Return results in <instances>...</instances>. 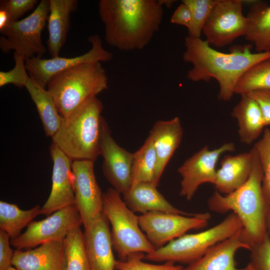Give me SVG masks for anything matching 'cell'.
I'll list each match as a JSON object with an SVG mask.
<instances>
[{
  "instance_id": "1",
  "label": "cell",
  "mask_w": 270,
  "mask_h": 270,
  "mask_svg": "<svg viewBox=\"0 0 270 270\" xmlns=\"http://www.w3.org/2000/svg\"><path fill=\"white\" fill-rule=\"evenodd\" d=\"M184 46L183 60L192 65L187 78L195 82L216 79L220 87L218 98L224 101L232 98L238 81L248 70L270 57V52H252L250 45L234 46L230 53L222 52L206 40L188 36L184 38Z\"/></svg>"
},
{
  "instance_id": "2",
  "label": "cell",
  "mask_w": 270,
  "mask_h": 270,
  "mask_svg": "<svg viewBox=\"0 0 270 270\" xmlns=\"http://www.w3.org/2000/svg\"><path fill=\"white\" fill-rule=\"evenodd\" d=\"M100 18L104 40L119 50H140L160 28L164 10L156 0H100Z\"/></svg>"
},
{
  "instance_id": "3",
  "label": "cell",
  "mask_w": 270,
  "mask_h": 270,
  "mask_svg": "<svg viewBox=\"0 0 270 270\" xmlns=\"http://www.w3.org/2000/svg\"><path fill=\"white\" fill-rule=\"evenodd\" d=\"M250 150L252 164L246 182L228 194L222 195L216 190L208 199V206L210 210L216 212L232 211L237 215L252 246L266 234V222L268 206L262 192V166L254 148Z\"/></svg>"
},
{
  "instance_id": "4",
  "label": "cell",
  "mask_w": 270,
  "mask_h": 270,
  "mask_svg": "<svg viewBox=\"0 0 270 270\" xmlns=\"http://www.w3.org/2000/svg\"><path fill=\"white\" fill-rule=\"evenodd\" d=\"M103 104L97 96L88 100L70 116L52 137L56 144L72 160L95 162L100 155Z\"/></svg>"
},
{
  "instance_id": "5",
  "label": "cell",
  "mask_w": 270,
  "mask_h": 270,
  "mask_svg": "<svg viewBox=\"0 0 270 270\" xmlns=\"http://www.w3.org/2000/svg\"><path fill=\"white\" fill-rule=\"evenodd\" d=\"M46 86L59 114L66 118L107 89L108 78L101 62L86 63L56 74Z\"/></svg>"
},
{
  "instance_id": "6",
  "label": "cell",
  "mask_w": 270,
  "mask_h": 270,
  "mask_svg": "<svg viewBox=\"0 0 270 270\" xmlns=\"http://www.w3.org/2000/svg\"><path fill=\"white\" fill-rule=\"evenodd\" d=\"M243 228L234 212L214 226L202 232L184 234L153 252L144 259L155 262L190 264L200 258L212 246L231 237Z\"/></svg>"
},
{
  "instance_id": "7",
  "label": "cell",
  "mask_w": 270,
  "mask_h": 270,
  "mask_svg": "<svg viewBox=\"0 0 270 270\" xmlns=\"http://www.w3.org/2000/svg\"><path fill=\"white\" fill-rule=\"evenodd\" d=\"M120 194L112 188H109L103 194L102 212L112 226L113 248L120 260H124L133 254H148L156 248L142 232L138 216L127 206Z\"/></svg>"
},
{
  "instance_id": "8",
  "label": "cell",
  "mask_w": 270,
  "mask_h": 270,
  "mask_svg": "<svg viewBox=\"0 0 270 270\" xmlns=\"http://www.w3.org/2000/svg\"><path fill=\"white\" fill-rule=\"evenodd\" d=\"M50 0H42L33 12L24 18L11 22L0 30V48L4 53L14 50L25 58H42L46 50L42 32L48 21Z\"/></svg>"
},
{
  "instance_id": "9",
  "label": "cell",
  "mask_w": 270,
  "mask_h": 270,
  "mask_svg": "<svg viewBox=\"0 0 270 270\" xmlns=\"http://www.w3.org/2000/svg\"><path fill=\"white\" fill-rule=\"evenodd\" d=\"M210 218L208 212L192 216L160 211L149 212L138 216L141 230L154 247L158 248L191 230L206 226Z\"/></svg>"
},
{
  "instance_id": "10",
  "label": "cell",
  "mask_w": 270,
  "mask_h": 270,
  "mask_svg": "<svg viewBox=\"0 0 270 270\" xmlns=\"http://www.w3.org/2000/svg\"><path fill=\"white\" fill-rule=\"evenodd\" d=\"M82 224L76 205L69 206L44 220L32 222L25 232L10 239V243L16 250L30 249L46 242L64 240L72 229Z\"/></svg>"
},
{
  "instance_id": "11",
  "label": "cell",
  "mask_w": 270,
  "mask_h": 270,
  "mask_svg": "<svg viewBox=\"0 0 270 270\" xmlns=\"http://www.w3.org/2000/svg\"><path fill=\"white\" fill-rule=\"evenodd\" d=\"M243 2L216 0L202 31L210 46L222 48L244 36L248 20L242 12Z\"/></svg>"
},
{
  "instance_id": "12",
  "label": "cell",
  "mask_w": 270,
  "mask_h": 270,
  "mask_svg": "<svg viewBox=\"0 0 270 270\" xmlns=\"http://www.w3.org/2000/svg\"><path fill=\"white\" fill-rule=\"evenodd\" d=\"M234 150L235 144L233 142L224 143L214 150L205 146L187 159L178 170L182 177L180 196L190 200L201 184H214L216 166L220 156L224 152Z\"/></svg>"
},
{
  "instance_id": "13",
  "label": "cell",
  "mask_w": 270,
  "mask_h": 270,
  "mask_svg": "<svg viewBox=\"0 0 270 270\" xmlns=\"http://www.w3.org/2000/svg\"><path fill=\"white\" fill-rule=\"evenodd\" d=\"M88 40L92 44L91 48L77 56L63 58L58 56L48 59L34 56L26 58V67L30 76L46 88L52 77L59 72L80 64L106 62L112 58V54L103 47L98 34L90 36Z\"/></svg>"
},
{
  "instance_id": "14",
  "label": "cell",
  "mask_w": 270,
  "mask_h": 270,
  "mask_svg": "<svg viewBox=\"0 0 270 270\" xmlns=\"http://www.w3.org/2000/svg\"><path fill=\"white\" fill-rule=\"evenodd\" d=\"M102 170L112 188L123 196L131 188L134 153L120 147L114 140L104 120L100 142Z\"/></svg>"
},
{
  "instance_id": "15",
  "label": "cell",
  "mask_w": 270,
  "mask_h": 270,
  "mask_svg": "<svg viewBox=\"0 0 270 270\" xmlns=\"http://www.w3.org/2000/svg\"><path fill=\"white\" fill-rule=\"evenodd\" d=\"M94 162L78 160L72 163L75 205L84 228L102 212L103 194L96 180Z\"/></svg>"
},
{
  "instance_id": "16",
  "label": "cell",
  "mask_w": 270,
  "mask_h": 270,
  "mask_svg": "<svg viewBox=\"0 0 270 270\" xmlns=\"http://www.w3.org/2000/svg\"><path fill=\"white\" fill-rule=\"evenodd\" d=\"M50 152L53 162L52 186L40 214L47 216L66 206L75 204L72 160L56 144H51Z\"/></svg>"
},
{
  "instance_id": "17",
  "label": "cell",
  "mask_w": 270,
  "mask_h": 270,
  "mask_svg": "<svg viewBox=\"0 0 270 270\" xmlns=\"http://www.w3.org/2000/svg\"><path fill=\"white\" fill-rule=\"evenodd\" d=\"M109 223L102 212L84 228V242L90 270H116Z\"/></svg>"
},
{
  "instance_id": "18",
  "label": "cell",
  "mask_w": 270,
  "mask_h": 270,
  "mask_svg": "<svg viewBox=\"0 0 270 270\" xmlns=\"http://www.w3.org/2000/svg\"><path fill=\"white\" fill-rule=\"evenodd\" d=\"M250 248L251 244L242 228L231 237L212 246L183 270H251L248 264L238 268L234 258L238 249L250 250Z\"/></svg>"
},
{
  "instance_id": "19",
  "label": "cell",
  "mask_w": 270,
  "mask_h": 270,
  "mask_svg": "<svg viewBox=\"0 0 270 270\" xmlns=\"http://www.w3.org/2000/svg\"><path fill=\"white\" fill-rule=\"evenodd\" d=\"M64 240L46 242L26 250H16L12 265L17 270H66Z\"/></svg>"
},
{
  "instance_id": "20",
  "label": "cell",
  "mask_w": 270,
  "mask_h": 270,
  "mask_svg": "<svg viewBox=\"0 0 270 270\" xmlns=\"http://www.w3.org/2000/svg\"><path fill=\"white\" fill-rule=\"evenodd\" d=\"M183 134L178 117L168 120L156 122L150 132L157 158L154 184L158 186L160 180L176 150L178 148Z\"/></svg>"
},
{
  "instance_id": "21",
  "label": "cell",
  "mask_w": 270,
  "mask_h": 270,
  "mask_svg": "<svg viewBox=\"0 0 270 270\" xmlns=\"http://www.w3.org/2000/svg\"><path fill=\"white\" fill-rule=\"evenodd\" d=\"M252 164V156L249 152L235 156L226 155L216 170L214 186L216 190L228 194L243 186L248 179Z\"/></svg>"
},
{
  "instance_id": "22",
  "label": "cell",
  "mask_w": 270,
  "mask_h": 270,
  "mask_svg": "<svg viewBox=\"0 0 270 270\" xmlns=\"http://www.w3.org/2000/svg\"><path fill=\"white\" fill-rule=\"evenodd\" d=\"M152 183L140 182L132 186L124 195L127 206L134 212L142 214L152 211H160L187 216L195 214L180 210L170 203Z\"/></svg>"
},
{
  "instance_id": "23",
  "label": "cell",
  "mask_w": 270,
  "mask_h": 270,
  "mask_svg": "<svg viewBox=\"0 0 270 270\" xmlns=\"http://www.w3.org/2000/svg\"><path fill=\"white\" fill-rule=\"evenodd\" d=\"M76 0H50L46 44L52 58L59 56L70 28V16L76 8Z\"/></svg>"
},
{
  "instance_id": "24",
  "label": "cell",
  "mask_w": 270,
  "mask_h": 270,
  "mask_svg": "<svg viewBox=\"0 0 270 270\" xmlns=\"http://www.w3.org/2000/svg\"><path fill=\"white\" fill-rule=\"evenodd\" d=\"M231 115L238 121L241 142L246 144H252L258 138L266 126L258 104L247 94L241 96Z\"/></svg>"
},
{
  "instance_id": "25",
  "label": "cell",
  "mask_w": 270,
  "mask_h": 270,
  "mask_svg": "<svg viewBox=\"0 0 270 270\" xmlns=\"http://www.w3.org/2000/svg\"><path fill=\"white\" fill-rule=\"evenodd\" d=\"M246 17V39L254 44L258 52H270V5L262 1H254Z\"/></svg>"
},
{
  "instance_id": "26",
  "label": "cell",
  "mask_w": 270,
  "mask_h": 270,
  "mask_svg": "<svg viewBox=\"0 0 270 270\" xmlns=\"http://www.w3.org/2000/svg\"><path fill=\"white\" fill-rule=\"evenodd\" d=\"M25 87L36 106L46 136L53 137L59 130L63 117L59 114L52 96L31 77Z\"/></svg>"
},
{
  "instance_id": "27",
  "label": "cell",
  "mask_w": 270,
  "mask_h": 270,
  "mask_svg": "<svg viewBox=\"0 0 270 270\" xmlns=\"http://www.w3.org/2000/svg\"><path fill=\"white\" fill-rule=\"evenodd\" d=\"M40 207L37 205L28 210H22L15 204L0 202V230L6 232L10 239L19 236L21 230L40 214Z\"/></svg>"
},
{
  "instance_id": "28",
  "label": "cell",
  "mask_w": 270,
  "mask_h": 270,
  "mask_svg": "<svg viewBox=\"0 0 270 270\" xmlns=\"http://www.w3.org/2000/svg\"><path fill=\"white\" fill-rule=\"evenodd\" d=\"M156 166L157 158L152 140L148 135L142 146L134 153L132 186L140 182L154 184Z\"/></svg>"
},
{
  "instance_id": "29",
  "label": "cell",
  "mask_w": 270,
  "mask_h": 270,
  "mask_svg": "<svg viewBox=\"0 0 270 270\" xmlns=\"http://www.w3.org/2000/svg\"><path fill=\"white\" fill-rule=\"evenodd\" d=\"M64 240L66 270H90L80 226L72 229Z\"/></svg>"
},
{
  "instance_id": "30",
  "label": "cell",
  "mask_w": 270,
  "mask_h": 270,
  "mask_svg": "<svg viewBox=\"0 0 270 270\" xmlns=\"http://www.w3.org/2000/svg\"><path fill=\"white\" fill-rule=\"evenodd\" d=\"M260 89H270V57L248 70L238 81L234 94L240 96Z\"/></svg>"
},
{
  "instance_id": "31",
  "label": "cell",
  "mask_w": 270,
  "mask_h": 270,
  "mask_svg": "<svg viewBox=\"0 0 270 270\" xmlns=\"http://www.w3.org/2000/svg\"><path fill=\"white\" fill-rule=\"evenodd\" d=\"M192 13V22L188 36L200 38L204 26L209 18L216 0H183Z\"/></svg>"
},
{
  "instance_id": "32",
  "label": "cell",
  "mask_w": 270,
  "mask_h": 270,
  "mask_svg": "<svg viewBox=\"0 0 270 270\" xmlns=\"http://www.w3.org/2000/svg\"><path fill=\"white\" fill-rule=\"evenodd\" d=\"M260 162L263 178L262 190L264 200L270 206V128H265L262 137L254 146Z\"/></svg>"
},
{
  "instance_id": "33",
  "label": "cell",
  "mask_w": 270,
  "mask_h": 270,
  "mask_svg": "<svg viewBox=\"0 0 270 270\" xmlns=\"http://www.w3.org/2000/svg\"><path fill=\"white\" fill-rule=\"evenodd\" d=\"M145 254L137 252L129 256L126 260H116L115 269L116 270H183L184 267L175 265L171 262H166L162 264H151L142 260Z\"/></svg>"
},
{
  "instance_id": "34",
  "label": "cell",
  "mask_w": 270,
  "mask_h": 270,
  "mask_svg": "<svg viewBox=\"0 0 270 270\" xmlns=\"http://www.w3.org/2000/svg\"><path fill=\"white\" fill-rule=\"evenodd\" d=\"M14 66L8 72H0V87L8 84H12L18 88L25 87L30 76L26 67L25 58L14 52Z\"/></svg>"
},
{
  "instance_id": "35",
  "label": "cell",
  "mask_w": 270,
  "mask_h": 270,
  "mask_svg": "<svg viewBox=\"0 0 270 270\" xmlns=\"http://www.w3.org/2000/svg\"><path fill=\"white\" fill-rule=\"evenodd\" d=\"M250 260L248 264L251 270H270V238L267 234L250 250Z\"/></svg>"
},
{
  "instance_id": "36",
  "label": "cell",
  "mask_w": 270,
  "mask_h": 270,
  "mask_svg": "<svg viewBox=\"0 0 270 270\" xmlns=\"http://www.w3.org/2000/svg\"><path fill=\"white\" fill-rule=\"evenodd\" d=\"M38 3L37 0H2L0 6L6 11L11 22L18 20L25 13L32 10Z\"/></svg>"
},
{
  "instance_id": "37",
  "label": "cell",
  "mask_w": 270,
  "mask_h": 270,
  "mask_svg": "<svg viewBox=\"0 0 270 270\" xmlns=\"http://www.w3.org/2000/svg\"><path fill=\"white\" fill-rule=\"evenodd\" d=\"M246 94L248 95L256 102L262 112L266 126L270 125V89L254 90Z\"/></svg>"
},
{
  "instance_id": "38",
  "label": "cell",
  "mask_w": 270,
  "mask_h": 270,
  "mask_svg": "<svg viewBox=\"0 0 270 270\" xmlns=\"http://www.w3.org/2000/svg\"><path fill=\"white\" fill-rule=\"evenodd\" d=\"M10 240L8 234L0 230V270L12 267L14 251L10 246Z\"/></svg>"
},
{
  "instance_id": "39",
  "label": "cell",
  "mask_w": 270,
  "mask_h": 270,
  "mask_svg": "<svg viewBox=\"0 0 270 270\" xmlns=\"http://www.w3.org/2000/svg\"><path fill=\"white\" fill-rule=\"evenodd\" d=\"M170 22L172 24L184 26L188 30L192 22V13L188 6L182 2L174 11Z\"/></svg>"
},
{
  "instance_id": "40",
  "label": "cell",
  "mask_w": 270,
  "mask_h": 270,
  "mask_svg": "<svg viewBox=\"0 0 270 270\" xmlns=\"http://www.w3.org/2000/svg\"><path fill=\"white\" fill-rule=\"evenodd\" d=\"M10 22L6 11L2 7L0 6V30L6 27Z\"/></svg>"
},
{
  "instance_id": "41",
  "label": "cell",
  "mask_w": 270,
  "mask_h": 270,
  "mask_svg": "<svg viewBox=\"0 0 270 270\" xmlns=\"http://www.w3.org/2000/svg\"><path fill=\"white\" fill-rule=\"evenodd\" d=\"M266 224V234L270 238V206H268V209Z\"/></svg>"
},
{
  "instance_id": "42",
  "label": "cell",
  "mask_w": 270,
  "mask_h": 270,
  "mask_svg": "<svg viewBox=\"0 0 270 270\" xmlns=\"http://www.w3.org/2000/svg\"><path fill=\"white\" fill-rule=\"evenodd\" d=\"M160 4L162 6L163 4L166 6L170 7L172 4L174 2V0H158Z\"/></svg>"
},
{
  "instance_id": "43",
  "label": "cell",
  "mask_w": 270,
  "mask_h": 270,
  "mask_svg": "<svg viewBox=\"0 0 270 270\" xmlns=\"http://www.w3.org/2000/svg\"><path fill=\"white\" fill-rule=\"evenodd\" d=\"M8 270H17L16 269L14 268L10 267Z\"/></svg>"
}]
</instances>
